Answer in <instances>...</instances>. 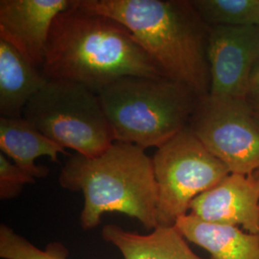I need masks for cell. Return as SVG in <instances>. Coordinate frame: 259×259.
Listing matches in <instances>:
<instances>
[{
	"label": "cell",
	"instance_id": "7c38bea8",
	"mask_svg": "<svg viewBox=\"0 0 259 259\" xmlns=\"http://www.w3.org/2000/svg\"><path fill=\"white\" fill-rule=\"evenodd\" d=\"M47 80L15 47L0 38L1 117H22L28 103L46 85Z\"/></svg>",
	"mask_w": 259,
	"mask_h": 259
},
{
	"label": "cell",
	"instance_id": "ac0fdd59",
	"mask_svg": "<svg viewBox=\"0 0 259 259\" xmlns=\"http://www.w3.org/2000/svg\"><path fill=\"white\" fill-rule=\"evenodd\" d=\"M250 111L259 122V64L254 68L250 77V84L245 97Z\"/></svg>",
	"mask_w": 259,
	"mask_h": 259
},
{
	"label": "cell",
	"instance_id": "52a82bcc",
	"mask_svg": "<svg viewBox=\"0 0 259 259\" xmlns=\"http://www.w3.org/2000/svg\"><path fill=\"white\" fill-rule=\"evenodd\" d=\"M188 127L231 173L259 170V122L245 100L200 97Z\"/></svg>",
	"mask_w": 259,
	"mask_h": 259
},
{
	"label": "cell",
	"instance_id": "d6986e66",
	"mask_svg": "<svg viewBox=\"0 0 259 259\" xmlns=\"http://www.w3.org/2000/svg\"><path fill=\"white\" fill-rule=\"evenodd\" d=\"M253 175H254V176L256 177V178H257V179H258V180H259V170H258V171H256V172H255V173H254V174H253Z\"/></svg>",
	"mask_w": 259,
	"mask_h": 259
},
{
	"label": "cell",
	"instance_id": "3957f363",
	"mask_svg": "<svg viewBox=\"0 0 259 259\" xmlns=\"http://www.w3.org/2000/svg\"><path fill=\"white\" fill-rule=\"evenodd\" d=\"M59 184L83 193L80 225L84 231L96 228L106 213L125 214L146 230L158 227L153 159L135 144L114 141L97 157L75 155L62 168Z\"/></svg>",
	"mask_w": 259,
	"mask_h": 259
},
{
	"label": "cell",
	"instance_id": "5bb4252c",
	"mask_svg": "<svg viewBox=\"0 0 259 259\" xmlns=\"http://www.w3.org/2000/svg\"><path fill=\"white\" fill-rule=\"evenodd\" d=\"M0 150L15 164L35 179L48 175L47 166L36 164L38 157H48L58 162L59 155H66L65 148L48 139L23 116L0 117Z\"/></svg>",
	"mask_w": 259,
	"mask_h": 259
},
{
	"label": "cell",
	"instance_id": "6da1fadb",
	"mask_svg": "<svg viewBox=\"0 0 259 259\" xmlns=\"http://www.w3.org/2000/svg\"><path fill=\"white\" fill-rule=\"evenodd\" d=\"M41 72L96 94L125 77H166L122 23L83 9L79 0L54 20Z\"/></svg>",
	"mask_w": 259,
	"mask_h": 259
},
{
	"label": "cell",
	"instance_id": "4fadbf2b",
	"mask_svg": "<svg viewBox=\"0 0 259 259\" xmlns=\"http://www.w3.org/2000/svg\"><path fill=\"white\" fill-rule=\"evenodd\" d=\"M102 237L124 259H204L190 249L175 226L157 227L149 234H140L110 224L103 228Z\"/></svg>",
	"mask_w": 259,
	"mask_h": 259
},
{
	"label": "cell",
	"instance_id": "8992f818",
	"mask_svg": "<svg viewBox=\"0 0 259 259\" xmlns=\"http://www.w3.org/2000/svg\"><path fill=\"white\" fill-rule=\"evenodd\" d=\"M152 159L157 183L158 227L175 226L189 213L190 204L199 195L231 173L188 126L157 148Z\"/></svg>",
	"mask_w": 259,
	"mask_h": 259
},
{
	"label": "cell",
	"instance_id": "277c9868",
	"mask_svg": "<svg viewBox=\"0 0 259 259\" xmlns=\"http://www.w3.org/2000/svg\"><path fill=\"white\" fill-rule=\"evenodd\" d=\"M115 141L159 148L188 126L200 98L168 77H125L98 94Z\"/></svg>",
	"mask_w": 259,
	"mask_h": 259
},
{
	"label": "cell",
	"instance_id": "9a60e30c",
	"mask_svg": "<svg viewBox=\"0 0 259 259\" xmlns=\"http://www.w3.org/2000/svg\"><path fill=\"white\" fill-rule=\"evenodd\" d=\"M208 26H259V0H192Z\"/></svg>",
	"mask_w": 259,
	"mask_h": 259
},
{
	"label": "cell",
	"instance_id": "5b68a950",
	"mask_svg": "<svg viewBox=\"0 0 259 259\" xmlns=\"http://www.w3.org/2000/svg\"><path fill=\"white\" fill-rule=\"evenodd\" d=\"M23 117L48 139L83 157H97L115 141L99 95L72 82L47 80Z\"/></svg>",
	"mask_w": 259,
	"mask_h": 259
},
{
	"label": "cell",
	"instance_id": "9c48e42d",
	"mask_svg": "<svg viewBox=\"0 0 259 259\" xmlns=\"http://www.w3.org/2000/svg\"><path fill=\"white\" fill-rule=\"evenodd\" d=\"M76 0H1L0 38L41 68L56 18Z\"/></svg>",
	"mask_w": 259,
	"mask_h": 259
},
{
	"label": "cell",
	"instance_id": "2e32d148",
	"mask_svg": "<svg viewBox=\"0 0 259 259\" xmlns=\"http://www.w3.org/2000/svg\"><path fill=\"white\" fill-rule=\"evenodd\" d=\"M0 257L3 259H67L68 250L59 242L41 250L7 225L0 227Z\"/></svg>",
	"mask_w": 259,
	"mask_h": 259
},
{
	"label": "cell",
	"instance_id": "ba28073f",
	"mask_svg": "<svg viewBox=\"0 0 259 259\" xmlns=\"http://www.w3.org/2000/svg\"><path fill=\"white\" fill-rule=\"evenodd\" d=\"M209 95L245 100L259 64V26H209Z\"/></svg>",
	"mask_w": 259,
	"mask_h": 259
},
{
	"label": "cell",
	"instance_id": "7a4b0ae2",
	"mask_svg": "<svg viewBox=\"0 0 259 259\" xmlns=\"http://www.w3.org/2000/svg\"><path fill=\"white\" fill-rule=\"evenodd\" d=\"M122 23L161 69L199 97L209 93V26L187 0H79Z\"/></svg>",
	"mask_w": 259,
	"mask_h": 259
},
{
	"label": "cell",
	"instance_id": "30bf717a",
	"mask_svg": "<svg viewBox=\"0 0 259 259\" xmlns=\"http://www.w3.org/2000/svg\"><path fill=\"white\" fill-rule=\"evenodd\" d=\"M189 213L205 221L238 227L259 235V180L230 173L190 204Z\"/></svg>",
	"mask_w": 259,
	"mask_h": 259
},
{
	"label": "cell",
	"instance_id": "8fae6325",
	"mask_svg": "<svg viewBox=\"0 0 259 259\" xmlns=\"http://www.w3.org/2000/svg\"><path fill=\"white\" fill-rule=\"evenodd\" d=\"M175 227L211 259H259V235L238 227L205 222L190 213L181 217Z\"/></svg>",
	"mask_w": 259,
	"mask_h": 259
},
{
	"label": "cell",
	"instance_id": "e0dca14e",
	"mask_svg": "<svg viewBox=\"0 0 259 259\" xmlns=\"http://www.w3.org/2000/svg\"><path fill=\"white\" fill-rule=\"evenodd\" d=\"M36 179L12 162L3 153H0V199L10 200L19 196L23 186L34 184Z\"/></svg>",
	"mask_w": 259,
	"mask_h": 259
}]
</instances>
